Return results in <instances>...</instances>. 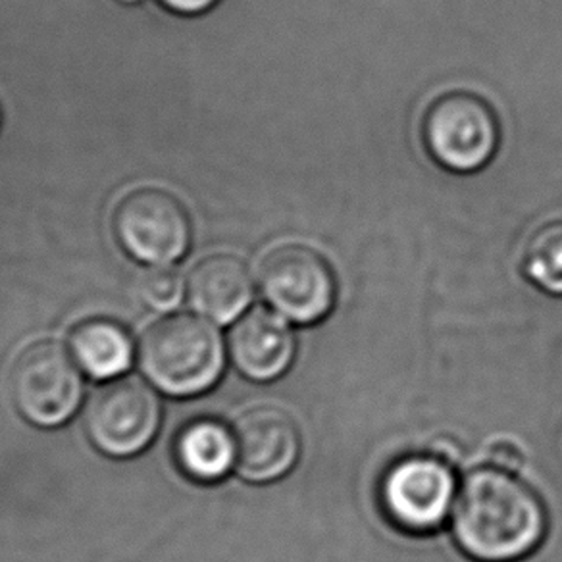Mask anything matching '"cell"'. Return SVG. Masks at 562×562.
Listing matches in <instances>:
<instances>
[{
  "mask_svg": "<svg viewBox=\"0 0 562 562\" xmlns=\"http://www.w3.org/2000/svg\"><path fill=\"white\" fill-rule=\"evenodd\" d=\"M120 2H125V4H133V2H139V0H120Z\"/></svg>",
  "mask_w": 562,
  "mask_h": 562,
  "instance_id": "cell-17",
  "label": "cell"
},
{
  "mask_svg": "<svg viewBox=\"0 0 562 562\" xmlns=\"http://www.w3.org/2000/svg\"><path fill=\"white\" fill-rule=\"evenodd\" d=\"M237 464L245 480L266 484L290 474L301 454L297 422L280 406L247 408L234 424Z\"/></svg>",
  "mask_w": 562,
  "mask_h": 562,
  "instance_id": "cell-9",
  "label": "cell"
},
{
  "mask_svg": "<svg viewBox=\"0 0 562 562\" xmlns=\"http://www.w3.org/2000/svg\"><path fill=\"white\" fill-rule=\"evenodd\" d=\"M71 355L94 380H114L130 370L133 341L120 324L93 318L79 324L70 339Z\"/></svg>",
  "mask_w": 562,
  "mask_h": 562,
  "instance_id": "cell-13",
  "label": "cell"
},
{
  "mask_svg": "<svg viewBox=\"0 0 562 562\" xmlns=\"http://www.w3.org/2000/svg\"><path fill=\"white\" fill-rule=\"evenodd\" d=\"M453 467L439 454H411L391 464L380 487L385 515L401 530L430 533L446 522L457 501Z\"/></svg>",
  "mask_w": 562,
  "mask_h": 562,
  "instance_id": "cell-7",
  "label": "cell"
},
{
  "mask_svg": "<svg viewBox=\"0 0 562 562\" xmlns=\"http://www.w3.org/2000/svg\"><path fill=\"white\" fill-rule=\"evenodd\" d=\"M87 434L102 453L132 457L149 447L162 420L160 401L147 383L122 378L94 391L87 405Z\"/></svg>",
  "mask_w": 562,
  "mask_h": 562,
  "instance_id": "cell-8",
  "label": "cell"
},
{
  "mask_svg": "<svg viewBox=\"0 0 562 562\" xmlns=\"http://www.w3.org/2000/svg\"><path fill=\"white\" fill-rule=\"evenodd\" d=\"M258 285L270 308L295 324L324 321L336 305L334 266L305 243H283L258 265Z\"/></svg>",
  "mask_w": 562,
  "mask_h": 562,
  "instance_id": "cell-4",
  "label": "cell"
},
{
  "mask_svg": "<svg viewBox=\"0 0 562 562\" xmlns=\"http://www.w3.org/2000/svg\"><path fill=\"white\" fill-rule=\"evenodd\" d=\"M176 461L196 482H218L237 464L234 430L212 418L191 422L176 439Z\"/></svg>",
  "mask_w": 562,
  "mask_h": 562,
  "instance_id": "cell-12",
  "label": "cell"
},
{
  "mask_svg": "<svg viewBox=\"0 0 562 562\" xmlns=\"http://www.w3.org/2000/svg\"><path fill=\"white\" fill-rule=\"evenodd\" d=\"M112 229L130 257L153 266L178 262L193 239L186 204L172 191L153 186L120 196L112 212Z\"/></svg>",
  "mask_w": 562,
  "mask_h": 562,
  "instance_id": "cell-5",
  "label": "cell"
},
{
  "mask_svg": "<svg viewBox=\"0 0 562 562\" xmlns=\"http://www.w3.org/2000/svg\"><path fill=\"white\" fill-rule=\"evenodd\" d=\"M546 530L538 493L510 470L480 467L462 480L453 507L454 539L474 561H520L538 549Z\"/></svg>",
  "mask_w": 562,
  "mask_h": 562,
  "instance_id": "cell-1",
  "label": "cell"
},
{
  "mask_svg": "<svg viewBox=\"0 0 562 562\" xmlns=\"http://www.w3.org/2000/svg\"><path fill=\"white\" fill-rule=\"evenodd\" d=\"M166 9L181 16H199L214 9L220 0H160Z\"/></svg>",
  "mask_w": 562,
  "mask_h": 562,
  "instance_id": "cell-16",
  "label": "cell"
},
{
  "mask_svg": "<svg viewBox=\"0 0 562 562\" xmlns=\"http://www.w3.org/2000/svg\"><path fill=\"white\" fill-rule=\"evenodd\" d=\"M295 349L290 321L266 306L243 314L229 334L232 360L252 382H272L285 374L295 359Z\"/></svg>",
  "mask_w": 562,
  "mask_h": 562,
  "instance_id": "cell-10",
  "label": "cell"
},
{
  "mask_svg": "<svg viewBox=\"0 0 562 562\" xmlns=\"http://www.w3.org/2000/svg\"><path fill=\"white\" fill-rule=\"evenodd\" d=\"M501 120L492 102L467 89L436 97L422 117V140L436 165L454 173H474L499 150Z\"/></svg>",
  "mask_w": 562,
  "mask_h": 562,
  "instance_id": "cell-3",
  "label": "cell"
},
{
  "mask_svg": "<svg viewBox=\"0 0 562 562\" xmlns=\"http://www.w3.org/2000/svg\"><path fill=\"white\" fill-rule=\"evenodd\" d=\"M10 393L20 414L35 426H63L83 398L79 364L58 341L27 345L10 370Z\"/></svg>",
  "mask_w": 562,
  "mask_h": 562,
  "instance_id": "cell-6",
  "label": "cell"
},
{
  "mask_svg": "<svg viewBox=\"0 0 562 562\" xmlns=\"http://www.w3.org/2000/svg\"><path fill=\"white\" fill-rule=\"evenodd\" d=\"M522 268L539 290L562 295V220L546 222L530 235L524 247Z\"/></svg>",
  "mask_w": 562,
  "mask_h": 562,
  "instance_id": "cell-14",
  "label": "cell"
},
{
  "mask_svg": "<svg viewBox=\"0 0 562 562\" xmlns=\"http://www.w3.org/2000/svg\"><path fill=\"white\" fill-rule=\"evenodd\" d=\"M143 301L155 311H172L183 297V281L180 273L168 266H155L143 273L139 283Z\"/></svg>",
  "mask_w": 562,
  "mask_h": 562,
  "instance_id": "cell-15",
  "label": "cell"
},
{
  "mask_svg": "<svg viewBox=\"0 0 562 562\" xmlns=\"http://www.w3.org/2000/svg\"><path fill=\"white\" fill-rule=\"evenodd\" d=\"M188 293L196 313L216 324L237 321L252 301V276L241 258L216 252L201 258L189 273Z\"/></svg>",
  "mask_w": 562,
  "mask_h": 562,
  "instance_id": "cell-11",
  "label": "cell"
},
{
  "mask_svg": "<svg viewBox=\"0 0 562 562\" xmlns=\"http://www.w3.org/2000/svg\"><path fill=\"white\" fill-rule=\"evenodd\" d=\"M139 362L145 375L172 397H193L216 385L226 367L218 328L204 316L170 314L143 334Z\"/></svg>",
  "mask_w": 562,
  "mask_h": 562,
  "instance_id": "cell-2",
  "label": "cell"
}]
</instances>
